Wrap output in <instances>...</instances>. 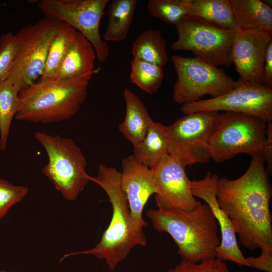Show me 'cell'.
<instances>
[{"label": "cell", "mask_w": 272, "mask_h": 272, "mask_svg": "<svg viewBox=\"0 0 272 272\" xmlns=\"http://www.w3.org/2000/svg\"><path fill=\"white\" fill-rule=\"evenodd\" d=\"M35 137L48 158L42 173L65 199L76 200L92 177L86 172L87 161L81 149L71 139L60 135L37 131Z\"/></svg>", "instance_id": "obj_5"}, {"label": "cell", "mask_w": 272, "mask_h": 272, "mask_svg": "<svg viewBox=\"0 0 272 272\" xmlns=\"http://www.w3.org/2000/svg\"><path fill=\"white\" fill-rule=\"evenodd\" d=\"M137 0H112L109 2L108 20L104 35L107 41L125 39L134 15Z\"/></svg>", "instance_id": "obj_22"}, {"label": "cell", "mask_w": 272, "mask_h": 272, "mask_svg": "<svg viewBox=\"0 0 272 272\" xmlns=\"http://www.w3.org/2000/svg\"><path fill=\"white\" fill-rule=\"evenodd\" d=\"M165 45L159 30H147L133 42L131 52L133 58L162 67L169 60Z\"/></svg>", "instance_id": "obj_23"}, {"label": "cell", "mask_w": 272, "mask_h": 272, "mask_svg": "<svg viewBox=\"0 0 272 272\" xmlns=\"http://www.w3.org/2000/svg\"><path fill=\"white\" fill-rule=\"evenodd\" d=\"M180 110L184 115L201 111L238 112L267 123L272 120V88L238 80L226 94L183 105Z\"/></svg>", "instance_id": "obj_12"}, {"label": "cell", "mask_w": 272, "mask_h": 272, "mask_svg": "<svg viewBox=\"0 0 272 272\" xmlns=\"http://www.w3.org/2000/svg\"><path fill=\"white\" fill-rule=\"evenodd\" d=\"M186 167L168 155L160 159L152 169L157 187L155 194L158 209L162 211L190 212L201 202L192 194Z\"/></svg>", "instance_id": "obj_13"}, {"label": "cell", "mask_w": 272, "mask_h": 272, "mask_svg": "<svg viewBox=\"0 0 272 272\" xmlns=\"http://www.w3.org/2000/svg\"><path fill=\"white\" fill-rule=\"evenodd\" d=\"M130 80L149 94L157 91L164 78L162 67L133 58L130 62Z\"/></svg>", "instance_id": "obj_26"}, {"label": "cell", "mask_w": 272, "mask_h": 272, "mask_svg": "<svg viewBox=\"0 0 272 272\" xmlns=\"http://www.w3.org/2000/svg\"><path fill=\"white\" fill-rule=\"evenodd\" d=\"M238 28L272 33V9L260 0H231Z\"/></svg>", "instance_id": "obj_19"}, {"label": "cell", "mask_w": 272, "mask_h": 272, "mask_svg": "<svg viewBox=\"0 0 272 272\" xmlns=\"http://www.w3.org/2000/svg\"><path fill=\"white\" fill-rule=\"evenodd\" d=\"M96 58L93 45L77 31L54 79H82L89 81L94 73Z\"/></svg>", "instance_id": "obj_17"}, {"label": "cell", "mask_w": 272, "mask_h": 272, "mask_svg": "<svg viewBox=\"0 0 272 272\" xmlns=\"http://www.w3.org/2000/svg\"><path fill=\"white\" fill-rule=\"evenodd\" d=\"M219 176L208 172L199 180H192L190 187L192 194L204 200L214 214L221 233V241L216 250V258L222 261H230L240 266H248L245 258L237 243L236 233L230 219L221 209L216 199Z\"/></svg>", "instance_id": "obj_15"}, {"label": "cell", "mask_w": 272, "mask_h": 272, "mask_svg": "<svg viewBox=\"0 0 272 272\" xmlns=\"http://www.w3.org/2000/svg\"><path fill=\"white\" fill-rule=\"evenodd\" d=\"M219 114L216 111L185 114L165 125L169 155L185 167L209 163L210 139Z\"/></svg>", "instance_id": "obj_9"}, {"label": "cell", "mask_w": 272, "mask_h": 272, "mask_svg": "<svg viewBox=\"0 0 272 272\" xmlns=\"http://www.w3.org/2000/svg\"><path fill=\"white\" fill-rule=\"evenodd\" d=\"M146 215L157 232L171 236L182 259L199 262L216 258L219 226L207 203L186 212L150 209Z\"/></svg>", "instance_id": "obj_3"}, {"label": "cell", "mask_w": 272, "mask_h": 272, "mask_svg": "<svg viewBox=\"0 0 272 272\" xmlns=\"http://www.w3.org/2000/svg\"><path fill=\"white\" fill-rule=\"evenodd\" d=\"M168 272H231L224 261L215 258L199 262L182 259Z\"/></svg>", "instance_id": "obj_30"}, {"label": "cell", "mask_w": 272, "mask_h": 272, "mask_svg": "<svg viewBox=\"0 0 272 272\" xmlns=\"http://www.w3.org/2000/svg\"><path fill=\"white\" fill-rule=\"evenodd\" d=\"M175 26L178 38L171 45L173 50L191 51L196 57L217 66L231 65L236 30L225 29L191 15Z\"/></svg>", "instance_id": "obj_8"}, {"label": "cell", "mask_w": 272, "mask_h": 272, "mask_svg": "<svg viewBox=\"0 0 272 272\" xmlns=\"http://www.w3.org/2000/svg\"><path fill=\"white\" fill-rule=\"evenodd\" d=\"M0 272H16V271H14V270L7 271V270L3 269V270H0Z\"/></svg>", "instance_id": "obj_34"}, {"label": "cell", "mask_w": 272, "mask_h": 272, "mask_svg": "<svg viewBox=\"0 0 272 272\" xmlns=\"http://www.w3.org/2000/svg\"><path fill=\"white\" fill-rule=\"evenodd\" d=\"M91 181L100 186L108 196L112 209L110 224L95 246L65 254L59 262L73 255H92L104 259L108 268L113 271L135 246L146 245L147 239L143 230L138 229L131 218L128 202L121 186V172L102 164Z\"/></svg>", "instance_id": "obj_2"}, {"label": "cell", "mask_w": 272, "mask_h": 272, "mask_svg": "<svg viewBox=\"0 0 272 272\" xmlns=\"http://www.w3.org/2000/svg\"><path fill=\"white\" fill-rule=\"evenodd\" d=\"M262 85L271 87L272 85V41L268 45L265 53L262 75Z\"/></svg>", "instance_id": "obj_33"}, {"label": "cell", "mask_w": 272, "mask_h": 272, "mask_svg": "<svg viewBox=\"0 0 272 272\" xmlns=\"http://www.w3.org/2000/svg\"><path fill=\"white\" fill-rule=\"evenodd\" d=\"M190 0H150L147 9L153 17L175 26L189 15Z\"/></svg>", "instance_id": "obj_27"}, {"label": "cell", "mask_w": 272, "mask_h": 272, "mask_svg": "<svg viewBox=\"0 0 272 272\" xmlns=\"http://www.w3.org/2000/svg\"><path fill=\"white\" fill-rule=\"evenodd\" d=\"M261 250V254L257 257L245 258L248 266L264 272H272V252L264 249Z\"/></svg>", "instance_id": "obj_31"}, {"label": "cell", "mask_w": 272, "mask_h": 272, "mask_svg": "<svg viewBox=\"0 0 272 272\" xmlns=\"http://www.w3.org/2000/svg\"><path fill=\"white\" fill-rule=\"evenodd\" d=\"M266 170L269 174L272 171V122L266 123V138L262 155Z\"/></svg>", "instance_id": "obj_32"}, {"label": "cell", "mask_w": 272, "mask_h": 272, "mask_svg": "<svg viewBox=\"0 0 272 272\" xmlns=\"http://www.w3.org/2000/svg\"><path fill=\"white\" fill-rule=\"evenodd\" d=\"M272 33L255 29H237L232 47L231 60L243 83L262 84L265 53Z\"/></svg>", "instance_id": "obj_14"}, {"label": "cell", "mask_w": 272, "mask_h": 272, "mask_svg": "<svg viewBox=\"0 0 272 272\" xmlns=\"http://www.w3.org/2000/svg\"><path fill=\"white\" fill-rule=\"evenodd\" d=\"M266 123L234 112L219 114L209 142L211 159L220 163L239 154L262 156Z\"/></svg>", "instance_id": "obj_6"}, {"label": "cell", "mask_w": 272, "mask_h": 272, "mask_svg": "<svg viewBox=\"0 0 272 272\" xmlns=\"http://www.w3.org/2000/svg\"><path fill=\"white\" fill-rule=\"evenodd\" d=\"M22 90L14 80L8 78L0 83V149L7 148L12 120L18 107V96Z\"/></svg>", "instance_id": "obj_24"}, {"label": "cell", "mask_w": 272, "mask_h": 272, "mask_svg": "<svg viewBox=\"0 0 272 272\" xmlns=\"http://www.w3.org/2000/svg\"><path fill=\"white\" fill-rule=\"evenodd\" d=\"M89 81L82 79L39 80L20 91L15 119L50 124L67 120L80 110Z\"/></svg>", "instance_id": "obj_4"}, {"label": "cell", "mask_w": 272, "mask_h": 272, "mask_svg": "<svg viewBox=\"0 0 272 272\" xmlns=\"http://www.w3.org/2000/svg\"><path fill=\"white\" fill-rule=\"evenodd\" d=\"M77 31L69 24L60 22L49 47L42 76L39 80L54 79Z\"/></svg>", "instance_id": "obj_25"}, {"label": "cell", "mask_w": 272, "mask_h": 272, "mask_svg": "<svg viewBox=\"0 0 272 272\" xmlns=\"http://www.w3.org/2000/svg\"><path fill=\"white\" fill-rule=\"evenodd\" d=\"M133 155L150 168L162 158L169 155L165 125L154 122L144 139L133 146Z\"/></svg>", "instance_id": "obj_21"}, {"label": "cell", "mask_w": 272, "mask_h": 272, "mask_svg": "<svg viewBox=\"0 0 272 272\" xmlns=\"http://www.w3.org/2000/svg\"><path fill=\"white\" fill-rule=\"evenodd\" d=\"M28 190L26 186L15 185L0 178V221L14 205L25 198Z\"/></svg>", "instance_id": "obj_29"}, {"label": "cell", "mask_w": 272, "mask_h": 272, "mask_svg": "<svg viewBox=\"0 0 272 272\" xmlns=\"http://www.w3.org/2000/svg\"><path fill=\"white\" fill-rule=\"evenodd\" d=\"M189 15L225 29H238L231 0H190Z\"/></svg>", "instance_id": "obj_20"}, {"label": "cell", "mask_w": 272, "mask_h": 272, "mask_svg": "<svg viewBox=\"0 0 272 272\" xmlns=\"http://www.w3.org/2000/svg\"><path fill=\"white\" fill-rule=\"evenodd\" d=\"M60 23L45 17L15 34L18 49L9 78L17 82L22 90L41 78L49 46Z\"/></svg>", "instance_id": "obj_10"}, {"label": "cell", "mask_w": 272, "mask_h": 272, "mask_svg": "<svg viewBox=\"0 0 272 272\" xmlns=\"http://www.w3.org/2000/svg\"><path fill=\"white\" fill-rule=\"evenodd\" d=\"M109 0H42L38 8L45 16L65 23L81 33L93 45L98 60L107 58L109 48L101 38L99 26Z\"/></svg>", "instance_id": "obj_11"}, {"label": "cell", "mask_w": 272, "mask_h": 272, "mask_svg": "<svg viewBox=\"0 0 272 272\" xmlns=\"http://www.w3.org/2000/svg\"><path fill=\"white\" fill-rule=\"evenodd\" d=\"M262 156L252 157L246 172L235 179L219 178L216 199L230 219L240 244L272 252V187Z\"/></svg>", "instance_id": "obj_1"}, {"label": "cell", "mask_w": 272, "mask_h": 272, "mask_svg": "<svg viewBox=\"0 0 272 272\" xmlns=\"http://www.w3.org/2000/svg\"><path fill=\"white\" fill-rule=\"evenodd\" d=\"M18 49L15 34L9 32L0 37V83L7 79L12 71Z\"/></svg>", "instance_id": "obj_28"}, {"label": "cell", "mask_w": 272, "mask_h": 272, "mask_svg": "<svg viewBox=\"0 0 272 272\" xmlns=\"http://www.w3.org/2000/svg\"><path fill=\"white\" fill-rule=\"evenodd\" d=\"M121 183L132 221L138 229L143 230L148 226L143 217V210L150 196L157 192L153 171L132 154L122 160Z\"/></svg>", "instance_id": "obj_16"}, {"label": "cell", "mask_w": 272, "mask_h": 272, "mask_svg": "<svg viewBox=\"0 0 272 272\" xmlns=\"http://www.w3.org/2000/svg\"><path fill=\"white\" fill-rule=\"evenodd\" d=\"M123 97L126 114L118 129L125 138L135 146L142 141L150 126L154 122L143 101L133 92L125 89Z\"/></svg>", "instance_id": "obj_18"}, {"label": "cell", "mask_w": 272, "mask_h": 272, "mask_svg": "<svg viewBox=\"0 0 272 272\" xmlns=\"http://www.w3.org/2000/svg\"><path fill=\"white\" fill-rule=\"evenodd\" d=\"M171 60L177 76L173 91L177 104L195 102L207 94L218 97L236 85V81L222 69L203 59L174 55Z\"/></svg>", "instance_id": "obj_7"}]
</instances>
